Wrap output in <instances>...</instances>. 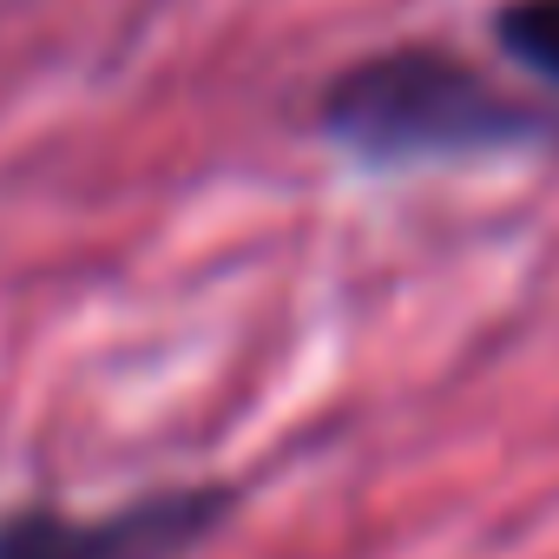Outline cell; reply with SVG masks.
<instances>
[{
	"instance_id": "cell-3",
	"label": "cell",
	"mask_w": 559,
	"mask_h": 559,
	"mask_svg": "<svg viewBox=\"0 0 559 559\" xmlns=\"http://www.w3.org/2000/svg\"><path fill=\"white\" fill-rule=\"evenodd\" d=\"M500 47L559 86V0H513V8L500 14Z\"/></svg>"
},
{
	"instance_id": "cell-1",
	"label": "cell",
	"mask_w": 559,
	"mask_h": 559,
	"mask_svg": "<svg viewBox=\"0 0 559 559\" xmlns=\"http://www.w3.org/2000/svg\"><path fill=\"white\" fill-rule=\"evenodd\" d=\"M330 132L376 158H435V152H493L546 132V112L493 93L441 53H389L336 80Z\"/></svg>"
},
{
	"instance_id": "cell-2",
	"label": "cell",
	"mask_w": 559,
	"mask_h": 559,
	"mask_svg": "<svg viewBox=\"0 0 559 559\" xmlns=\"http://www.w3.org/2000/svg\"><path fill=\"white\" fill-rule=\"evenodd\" d=\"M230 507V487H165L112 513L21 507L0 513V559H185L224 526Z\"/></svg>"
}]
</instances>
